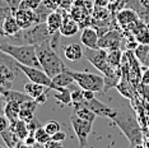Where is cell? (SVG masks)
I'll list each match as a JSON object with an SVG mask.
<instances>
[{"label": "cell", "instance_id": "cell-1", "mask_svg": "<svg viewBox=\"0 0 149 148\" xmlns=\"http://www.w3.org/2000/svg\"><path fill=\"white\" fill-rule=\"evenodd\" d=\"M36 51H37L38 61L41 64V69L50 77V78H54L55 75L65 72L68 69L65 63H64L61 60V58L57 55L56 50L54 49L50 43L36 46Z\"/></svg>", "mask_w": 149, "mask_h": 148}, {"label": "cell", "instance_id": "cell-2", "mask_svg": "<svg viewBox=\"0 0 149 148\" xmlns=\"http://www.w3.org/2000/svg\"><path fill=\"white\" fill-rule=\"evenodd\" d=\"M51 37L52 35L47 28L46 22H43V23H36L29 28L21 29L15 36L9 37V40L21 43V45L40 46V45H45V43L51 45Z\"/></svg>", "mask_w": 149, "mask_h": 148}, {"label": "cell", "instance_id": "cell-3", "mask_svg": "<svg viewBox=\"0 0 149 148\" xmlns=\"http://www.w3.org/2000/svg\"><path fill=\"white\" fill-rule=\"evenodd\" d=\"M115 125L120 128V130L124 133V135L127 138L129 143L131 146L143 144V134L139 126V123L133 114L117 111V115L112 119Z\"/></svg>", "mask_w": 149, "mask_h": 148}, {"label": "cell", "instance_id": "cell-4", "mask_svg": "<svg viewBox=\"0 0 149 148\" xmlns=\"http://www.w3.org/2000/svg\"><path fill=\"white\" fill-rule=\"evenodd\" d=\"M0 50L10 55L19 64L41 68V64H40L38 58H37L36 46L33 45H14L10 42L0 41Z\"/></svg>", "mask_w": 149, "mask_h": 148}, {"label": "cell", "instance_id": "cell-5", "mask_svg": "<svg viewBox=\"0 0 149 148\" xmlns=\"http://www.w3.org/2000/svg\"><path fill=\"white\" fill-rule=\"evenodd\" d=\"M19 73H22V70L18 66V61L0 50V92L12 89L13 83Z\"/></svg>", "mask_w": 149, "mask_h": 148}, {"label": "cell", "instance_id": "cell-6", "mask_svg": "<svg viewBox=\"0 0 149 148\" xmlns=\"http://www.w3.org/2000/svg\"><path fill=\"white\" fill-rule=\"evenodd\" d=\"M68 73L74 78L75 83L82 89L92 91V92H104V78L103 75H98L94 73L78 72L70 70L68 68Z\"/></svg>", "mask_w": 149, "mask_h": 148}, {"label": "cell", "instance_id": "cell-7", "mask_svg": "<svg viewBox=\"0 0 149 148\" xmlns=\"http://www.w3.org/2000/svg\"><path fill=\"white\" fill-rule=\"evenodd\" d=\"M70 124H72L74 133H75L78 140H79L80 148L87 147L88 138H89L91 133H92V129H93V123L83 120L80 117H78L75 114H73L70 116Z\"/></svg>", "mask_w": 149, "mask_h": 148}, {"label": "cell", "instance_id": "cell-8", "mask_svg": "<svg viewBox=\"0 0 149 148\" xmlns=\"http://www.w3.org/2000/svg\"><path fill=\"white\" fill-rule=\"evenodd\" d=\"M18 66H19V69L22 70V73L24 74L31 82L38 83V84H42L46 87H51V78H50L41 68L24 65V64H19V63H18Z\"/></svg>", "mask_w": 149, "mask_h": 148}, {"label": "cell", "instance_id": "cell-9", "mask_svg": "<svg viewBox=\"0 0 149 148\" xmlns=\"http://www.w3.org/2000/svg\"><path fill=\"white\" fill-rule=\"evenodd\" d=\"M124 38L123 29L112 28L108 32H106L103 36L100 37L98 41V47L104 49V50H113V49H120L121 42Z\"/></svg>", "mask_w": 149, "mask_h": 148}, {"label": "cell", "instance_id": "cell-10", "mask_svg": "<svg viewBox=\"0 0 149 148\" xmlns=\"http://www.w3.org/2000/svg\"><path fill=\"white\" fill-rule=\"evenodd\" d=\"M139 15L136 14V12H134L131 8L125 6L124 9H121L120 12L116 14V22L118 27L123 29V32L130 31V28L133 27L135 23L139 21Z\"/></svg>", "mask_w": 149, "mask_h": 148}, {"label": "cell", "instance_id": "cell-11", "mask_svg": "<svg viewBox=\"0 0 149 148\" xmlns=\"http://www.w3.org/2000/svg\"><path fill=\"white\" fill-rule=\"evenodd\" d=\"M83 106H87L88 109H91L97 116L110 117L111 120L117 115V110L111 109L110 106H107L106 103L101 102V101L97 100L96 97H93V98H91V100H84Z\"/></svg>", "mask_w": 149, "mask_h": 148}, {"label": "cell", "instance_id": "cell-12", "mask_svg": "<svg viewBox=\"0 0 149 148\" xmlns=\"http://www.w3.org/2000/svg\"><path fill=\"white\" fill-rule=\"evenodd\" d=\"M14 15L17 18V22H18L19 27L22 29L29 28L31 26L36 24L37 23V18H36V13L32 9L28 8H18L14 12Z\"/></svg>", "mask_w": 149, "mask_h": 148}, {"label": "cell", "instance_id": "cell-13", "mask_svg": "<svg viewBox=\"0 0 149 148\" xmlns=\"http://www.w3.org/2000/svg\"><path fill=\"white\" fill-rule=\"evenodd\" d=\"M98 41H100V35L94 27H84L82 35H80V42L84 47L89 49H98Z\"/></svg>", "mask_w": 149, "mask_h": 148}, {"label": "cell", "instance_id": "cell-14", "mask_svg": "<svg viewBox=\"0 0 149 148\" xmlns=\"http://www.w3.org/2000/svg\"><path fill=\"white\" fill-rule=\"evenodd\" d=\"M126 6L136 12L139 18L149 24V0H126Z\"/></svg>", "mask_w": 149, "mask_h": 148}, {"label": "cell", "instance_id": "cell-15", "mask_svg": "<svg viewBox=\"0 0 149 148\" xmlns=\"http://www.w3.org/2000/svg\"><path fill=\"white\" fill-rule=\"evenodd\" d=\"M21 29L22 28L19 27L18 22H17V18H15V15H14V13H13V14L6 17L5 21L3 22L1 28H0V36L9 38V37L15 36L17 33L21 31Z\"/></svg>", "mask_w": 149, "mask_h": 148}, {"label": "cell", "instance_id": "cell-16", "mask_svg": "<svg viewBox=\"0 0 149 148\" xmlns=\"http://www.w3.org/2000/svg\"><path fill=\"white\" fill-rule=\"evenodd\" d=\"M79 23L70 15V13H64V21L60 27V33L65 37H72L79 32Z\"/></svg>", "mask_w": 149, "mask_h": 148}, {"label": "cell", "instance_id": "cell-17", "mask_svg": "<svg viewBox=\"0 0 149 148\" xmlns=\"http://www.w3.org/2000/svg\"><path fill=\"white\" fill-rule=\"evenodd\" d=\"M75 80L69 73H68V69L65 72L57 74L54 78H51V89H57V88H70V86L74 84Z\"/></svg>", "mask_w": 149, "mask_h": 148}, {"label": "cell", "instance_id": "cell-18", "mask_svg": "<svg viewBox=\"0 0 149 148\" xmlns=\"http://www.w3.org/2000/svg\"><path fill=\"white\" fill-rule=\"evenodd\" d=\"M38 107V102L36 100H28L26 102H23L21 105V111H19V119L24 120V121H31L32 119H35V112Z\"/></svg>", "mask_w": 149, "mask_h": 148}, {"label": "cell", "instance_id": "cell-19", "mask_svg": "<svg viewBox=\"0 0 149 148\" xmlns=\"http://www.w3.org/2000/svg\"><path fill=\"white\" fill-rule=\"evenodd\" d=\"M63 21H64V13L61 10L57 9V10H54L50 13V15L47 17L46 24L51 35L60 32V27L63 24Z\"/></svg>", "mask_w": 149, "mask_h": 148}, {"label": "cell", "instance_id": "cell-20", "mask_svg": "<svg viewBox=\"0 0 149 148\" xmlns=\"http://www.w3.org/2000/svg\"><path fill=\"white\" fill-rule=\"evenodd\" d=\"M64 56L69 61H78L84 56V49L79 43H70L64 47Z\"/></svg>", "mask_w": 149, "mask_h": 148}, {"label": "cell", "instance_id": "cell-21", "mask_svg": "<svg viewBox=\"0 0 149 148\" xmlns=\"http://www.w3.org/2000/svg\"><path fill=\"white\" fill-rule=\"evenodd\" d=\"M21 105H22V103L15 102V101H6L4 115L8 117L10 123H14V121H17V120L19 119V111H21Z\"/></svg>", "mask_w": 149, "mask_h": 148}, {"label": "cell", "instance_id": "cell-22", "mask_svg": "<svg viewBox=\"0 0 149 148\" xmlns=\"http://www.w3.org/2000/svg\"><path fill=\"white\" fill-rule=\"evenodd\" d=\"M0 137H1V139L4 140L6 148H15L19 143H21V140H19V138L17 137V134H15L14 130H13L12 126H9L8 129H5L4 132L0 133Z\"/></svg>", "mask_w": 149, "mask_h": 148}, {"label": "cell", "instance_id": "cell-23", "mask_svg": "<svg viewBox=\"0 0 149 148\" xmlns=\"http://www.w3.org/2000/svg\"><path fill=\"white\" fill-rule=\"evenodd\" d=\"M54 91V97L57 102H60L64 106H69L73 105V100H72V89L70 88H57L52 89Z\"/></svg>", "mask_w": 149, "mask_h": 148}, {"label": "cell", "instance_id": "cell-24", "mask_svg": "<svg viewBox=\"0 0 149 148\" xmlns=\"http://www.w3.org/2000/svg\"><path fill=\"white\" fill-rule=\"evenodd\" d=\"M1 93L4 95V97L6 98V101H15V102H19V103H23L26 101L31 100L32 97L28 96L27 93L24 92H19V91H15V89H5V91H1Z\"/></svg>", "mask_w": 149, "mask_h": 148}, {"label": "cell", "instance_id": "cell-25", "mask_svg": "<svg viewBox=\"0 0 149 148\" xmlns=\"http://www.w3.org/2000/svg\"><path fill=\"white\" fill-rule=\"evenodd\" d=\"M10 126L13 128V130L15 132L17 137L19 138L21 142H24V139L29 135V130H28V125H27V121L22 119H18L14 123H10Z\"/></svg>", "mask_w": 149, "mask_h": 148}, {"label": "cell", "instance_id": "cell-26", "mask_svg": "<svg viewBox=\"0 0 149 148\" xmlns=\"http://www.w3.org/2000/svg\"><path fill=\"white\" fill-rule=\"evenodd\" d=\"M47 88H50V87L38 84V83L31 82V80H29L28 83H26V84H24V92H26L28 96H31L33 100H36L38 96H41Z\"/></svg>", "mask_w": 149, "mask_h": 148}, {"label": "cell", "instance_id": "cell-27", "mask_svg": "<svg viewBox=\"0 0 149 148\" xmlns=\"http://www.w3.org/2000/svg\"><path fill=\"white\" fill-rule=\"evenodd\" d=\"M78 117L83 120H87V121H91V123H94L97 115L93 112L91 109H88L87 106H79V107H74V112Z\"/></svg>", "mask_w": 149, "mask_h": 148}, {"label": "cell", "instance_id": "cell-28", "mask_svg": "<svg viewBox=\"0 0 149 148\" xmlns=\"http://www.w3.org/2000/svg\"><path fill=\"white\" fill-rule=\"evenodd\" d=\"M108 51V64L115 69H120L121 59H123V52L120 49L107 50Z\"/></svg>", "mask_w": 149, "mask_h": 148}, {"label": "cell", "instance_id": "cell-29", "mask_svg": "<svg viewBox=\"0 0 149 148\" xmlns=\"http://www.w3.org/2000/svg\"><path fill=\"white\" fill-rule=\"evenodd\" d=\"M134 55L135 58L139 60V63L143 65L147 60L148 55H149V45H143V43H139L136 46V49L134 50Z\"/></svg>", "mask_w": 149, "mask_h": 148}, {"label": "cell", "instance_id": "cell-30", "mask_svg": "<svg viewBox=\"0 0 149 148\" xmlns=\"http://www.w3.org/2000/svg\"><path fill=\"white\" fill-rule=\"evenodd\" d=\"M54 12L51 10L50 8H47V6L43 4V1H42V4L38 6V8L35 10L36 13V18H37V23H43V22H46L47 21V17L50 15V13Z\"/></svg>", "mask_w": 149, "mask_h": 148}, {"label": "cell", "instance_id": "cell-31", "mask_svg": "<svg viewBox=\"0 0 149 148\" xmlns=\"http://www.w3.org/2000/svg\"><path fill=\"white\" fill-rule=\"evenodd\" d=\"M33 134H35V137H36L37 143L46 144V143L49 142L50 139H51V135H50V134L46 132V129H45V128H43L42 125L40 126V128H37V129H36V132L33 133Z\"/></svg>", "mask_w": 149, "mask_h": 148}, {"label": "cell", "instance_id": "cell-32", "mask_svg": "<svg viewBox=\"0 0 149 148\" xmlns=\"http://www.w3.org/2000/svg\"><path fill=\"white\" fill-rule=\"evenodd\" d=\"M43 128L46 129V132L50 134V135H54V134H56L57 132H60L61 130V125H60L59 121H56V120H50V121H47Z\"/></svg>", "mask_w": 149, "mask_h": 148}, {"label": "cell", "instance_id": "cell-33", "mask_svg": "<svg viewBox=\"0 0 149 148\" xmlns=\"http://www.w3.org/2000/svg\"><path fill=\"white\" fill-rule=\"evenodd\" d=\"M43 0H23L19 5V8H28L32 9V10H36L40 5L42 4Z\"/></svg>", "mask_w": 149, "mask_h": 148}, {"label": "cell", "instance_id": "cell-34", "mask_svg": "<svg viewBox=\"0 0 149 148\" xmlns=\"http://www.w3.org/2000/svg\"><path fill=\"white\" fill-rule=\"evenodd\" d=\"M75 0H60V8L59 10H61L63 13H70L72 8L74 6Z\"/></svg>", "mask_w": 149, "mask_h": 148}, {"label": "cell", "instance_id": "cell-35", "mask_svg": "<svg viewBox=\"0 0 149 148\" xmlns=\"http://www.w3.org/2000/svg\"><path fill=\"white\" fill-rule=\"evenodd\" d=\"M43 4L51 10H57L60 8V0H43Z\"/></svg>", "mask_w": 149, "mask_h": 148}, {"label": "cell", "instance_id": "cell-36", "mask_svg": "<svg viewBox=\"0 0 149 148\" xmlns=\"http://www.w3.org/2000/svg\"><path fill=\"white\" fill-rule=\"evenodd\" d=\"M9 126H10V121H9V119L5 115H0V133L4 132L5 129H8Z\"/></svg>", "mask_w": 149, "mask_h": 148}, {"label": "cell", "instance_id": "cell-37", "mask_svg": "<svg viewBox=\"0 0 149 148\" xmlns=\"http://www.w3.org/2000/svg\"><path fill=\"white\" fill-rule=\"evenodd\" d=\"M27 125H28L29 134H33V133L36 132V129H37V128H40V126H41V124H40L38 121H37L36 119H32L31 121H28V123H27Z\"/></svg>", "mask_w": 149, "mask_h": 148}, {"label": "cell", "instance_id": "cell-38", "mask_svg": "<svg viewBox=\"0 0 149 148\" xmlns=\"http://www.w3.org/2000/svg\"><path fill=\"white\" fill-rule=\"evenodd\" d=\"M45 148H64L63 142H57V140L50 139L49 142L45 144Z\"/></svg>", "mask_w": 149, "mask_h": 148}, {"label": "cell", "instance_id": "cell-39", "mask_svg": "<svg viewBox=\"0 0 149 148\" xmlns=\"http://www.w3.org/2000/svg\"><path fill=\"white\" fill-rule=\"evenodd\" d=\"M50 91H52V89H51V88H47V89L45 91V92L42 93L41 96H38V97H37V98H36V101H37V102H38V105H42V103H45L46 101H47V97H49L47 95H49V92H50Z\"/></svg>", "mask_w": 149, "mask_h": 148}, {"label": "cell", "instance_id": "cell-40", "mask_svg": "<svg viewBox=\"0 0 149 148\" xmlns=\"http://www.w3.org/2000/svg\"><path fill=\"white\" fill-rule=\"evenodd\" d=\"M51 139L54 140H57V142H64V140L66 139V133H64V132H57L56 134H54V135L51 137Z\"/></svg>", "mask_w": 149, "mask_h": 148}, {"label": "cell", "instance_id": "cell-41", "mask_svg": "<svg viewBox=\"0 0 149 148\" xmlns=\"http://www.w3.org/2000/svg\"><path fill=\"white\" fill-rule=\"evenodd\" d=\"M22 1L23 0H6V3H8V5L13 9V12H15L17 9L19 8V5H21Z\"/></svg>", "mask_w": 149, "mask_h": 148}, {"label": "cell", "instance_id": "cell-42", "mask_svg": "<svg viewBox=\"0 0 149 148\" xmlns=\"http://www.w3.org/2000/svg\"><path fill=\"white\" fill-rule=\"evenodd\" d=\"M24 143L27 144V146H29V147H33L35 144L37 143V140H36V137H35V134H29L28 137L24 139Z\"/></svg>", "mask_w": 149, "mask_h": 148}, {"label": "cell", "instance_id": "cell-43", "mask_svg": "<svg viewBox=\"0 0 149 148\" xmlns=\"http://www.w3.org/2000/svg\"><path fill=\"white\" fill-rule=\"evenodd\" d=\"M140 82H141V84L149 86V68L144 70L143 75H141V78H140Z\"/></svg>", "mask_w": 149, "mask_h": 148}, {"label": "cell", "instance_id": "cell-44", "mask_svg": "<svg viewBox=\"0 0 149 148\" xmlns=\"http://www.w3.org/2000/svg\"><path fill=\"white\" fill-rule=\"evenodd\" d=\"M111 4V0H94V5L101 8H108Z\"/></svg>", "mask_w": 149, "mask_h": 148}, {"label": "cell", "instance_id": "cell-45", "mask_svg": "<svg viewBox=\"0 0 149 148\" xmlns=\"http://www.w3.org/2000/svg\"><path fill=\"white\" fill-rule=\"evenodd\" d=\"M5 105H6V98L4 97V95L0 92V115H4Z\"/></svg>", "mask_w": 149, "mask_h": 148}, {"label": "cell", "instance_id": "cell-46", "mask_svg": "<svg viewBox=\"0 0 149 148\" xmlns=\"http://www.w3.org/2000/svg\"><path fill=\"white\" fill-rule=\"evenodd\" d=\"M83 95H84V98H86V100H91V98H93V97H96V96H94V92H92V91L83 89Z\"/></svg>", "mask_w": 149, "mask_h": 148}, {"label": "cell", "instance_id": "cell-47", "mask_svg": "<svg viewBox=\"0 0 149 148\" xmlns=\"http://www.w3.org/2000/svg\"><path fill=\"white\" fill-rule=\"evenodd\" d=\"M141 86H143V95L149 103V86H145V84H141Z\"/></svg>", "mask_w": 149, "mask_h": 148}, {"label": "cell", "instance_id": "cell-48", "mask_svg": "<svg viewBox=\"0 0 149 148\" xmlns=\"http://www.w3.org/2000/svg\"><path fill=\"white\" fill-rule=\"evenodd\" d=\"M15 148H32V147L27 146V144H26V143H23V144H22V143H19V144H18V146H17Z\"/></svg>", "mask_w": 149, "mask_h": 148}, {"label": "cell", "instance_id": "cell-49", "mask_svg": "<svg viewBox=\"0 0 149 148\" xmlns=\"http://www.w3.org/2000/svg\"><path fill=\"white\" fill-rule=\"evenodd\" d=\"M32 148H45V144H41V143H36L35 146H33Z\"/></svg>", "mask_w": 149, "mask_h": 148}, {"label": "cell", "instance_id": "cell-50", "mask_svg": "<svg viewBox=\"0 0 149 148\" xmlns=\"http://www.w3.org/2000/svg\"><path fill=\"white\" fill-rule=\"evenodd\" d=\"M143 66H144V68H149V55H148L147 60H145V63L143 64Z\"/></svg>", "mask_w": 149, "mask_h": 148}, {"label": "cell", "instance_id": "cell-51", "mask_svg": "<svg viewBox=\"0 0 149 148\" xmlns=\"http://www.w3.org/2000/svg\"><path fill=\"white\" fill-rule=\"evenodd\" d=\"M133 148H143V144H136V146H133Z\"/></svg>", "mask_w": 149, "mask_h": 148}, {"label": "cell", "instance_id": "cell-52", "mask_svg": "<svg viewBox=\"0 0 149 148\" xmlns=\"http://www.w3.org/2000/svg\"><path fill=\"white\" fill-rule=\"evenodd\" d=\"M3 3H6V0H0V4H3Z\"/></svg>", "mask_w": 149, "mask_h": 148}, {"label": "cell", "instance_id": "cell-53", "mask_svg": "<svg viewBox=\"0 0 149 148\" xmlns=\"http://www.w3.org/2000/svg\"><path fill=\"white\" fill-rule=\"evenodd\" d=\"M0 148H5V147H3V146H1V144H0Z\"/></svg>", "mask_w": 149, "mask_h": 148}]
</instances>
